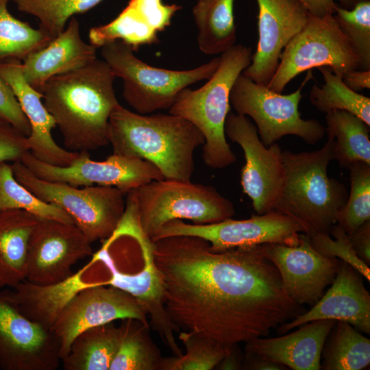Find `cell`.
Wrapping results in <instances>:
<instances>
[{
	"mask_svg": "<svg viewBox=\"0 0 370 370\" xmlns=\"http://www.w3.org/2000/svg\"><path fill=\"white\" fill-rule=\"evenodd\" d=\"M18 11L36 17L40 29L55 38L74 15L93 8L103 0H13Z\"/></svg>",
	"mask_w": 370,
	"mask_h": 370,
	"instance_id": "cell-36",
	"label": "cell"
},
{
	"mask_svg": "<svg viewBox=\"0 0 370 370\" xmlns=\"http://www.w3.org/2000/svg\"><path fill=\"white\" fill-rule=\"evenodd\" d=\"M243 369L247 370H287L283 365L271 361L256 354L245 352Z\"/></svg>",
	"mask_w": 370,
	"mask_h": 370,
	"instance_id": "cell-44",
	"label": "cell"
},
{
	"mask_svg": "<svg viewBox=\"0 0 370 370\" xmlns=\"http://www.w3.org/2000/svg\"><path fill=\"white\" fill-rule=\"evenodd\" d=\"M11 1L0 0V62L10 58L23 61L53 39L40 28L15 18L8 10Z\"/></svg>",
	"mask_w": 370,
	"mask_h": 370,
	"instance_id": "cell-33",
	"label": "cell"
},
{
	"mask_svg": "<svg viewBox=\"0 0 370 370\" xmlns=\"http://www.w3.org/2000/svg\"><path fill=\"white\" fill-rule=\"evenodd\" d=\"M29 151L27 137L0 119V163L21 161Z\"/></svg>",
	"mask_w": 370,
	"mask_h": 370,
	"instance_id": "cell-40",
	"label": "cell"
},
{
	"mask_svg": "<svg viewBox=\"0 0 370 370\" xmlns=\"http://www.w3.org/2000/svg\"><path fill=\"white\" fill-rule=\"evenodd\" d=\"M83 276L81 270L64 281L51 284H38L25 280L0 294L28 319L51 330L69 301L82 288L95 284L86 282Z\"/></svg>",
	"mask_w": 370,
	"mask_h": 370,
	"instance_id": "cell-25",
	"label": "cell"
},
{
	"mask_svg": "<svg viewBox=\"0 0 370 370\" xmlns=\"http://www.w3.org/2000/svg\"><path fill=\"white\" fill-rule=\"evenodd\" d=\"M180 9L163 0H130L114 20L89 30V42L97 48L121 40L136 51L142 45L157 43L158 34L171 25Z\"/></svg>",
	"mask_w": 370,
	"mask_h": 370,
	"instance_id": "cell-21",
	"label": "cell"
},
{
	"mask_svg": "<svg viewBox=\"0 0 370 370\" xmlns=\"http://www.w3.org/2000/svg\"><path fill=\"white\" fill-rule=\"evenodd\" d=\"M322 66L342 77L350 71L360 69V60L334 14L323 17L309 14L303 28L283 49L267 86L282 93L301 73Z\"/></svg>",
	"mask_w": 370,
	"mask_h": 370,
	"instance_id": "cell-9",
	"label": "cell"
},
{
	"mask_svg": "<svg viewBox=\"0 0 370 370\" xmlns=\"http://www.w3.org/2000/svg\"><path fill=\"white\" fill-rule=\"evenodd\" d=\"M97 59V47L85 42L77 18L45 47L21 61L23 75L27 83L42 93L51 77L82 68Z\"/></svg>",
	"mask_w": 370,
	"mask_h": 370,
	"instance_id": "cell-23",
	"label": "cell"
},
{
	"mask_svg": "<svg viewBox=\"0 0 370 370\" xmlns=\"http://www.w3.org/2000/svg\"><path fill=\"white\" fill-rule=\"evenodd\" d=\"M109 144L113 153L150 162L164 178L190 180L194 152L203 145L200 131L175 114L134 112L120 103L108 123Z\"/></svg>",
	"mask_w": 370,
	"mask_h": 370,
	"instance_id": "cell-3",
	"label": "cell"
},
{
	"mask_svg": "<svg viewBox=\"0 0 370 370\" xmlns=\"http://www.w3.org/2000/svg\"><path fill=\"white\" fill-rule=\"evenodd\" d=\"M152 254L179 332L245 343L305 312L284 291L264 244L217 251L201 238L175 236L152 242Z\"/></svg>",
	"mask_w": 370,
	"mask_h": 370,
	"instance_id": "cell-1",
	"label": "cell"
},
{
	"mask_svg": "<svg viewBox=\"0 0 370 370\" xmlns=\"http://www.w3.org/2000/svg\"><path fill=\"white\" fill-rule=\"evenodd\" d=\"M264 249L280 273L286 295L301 306L317 302L334 280L341 262L319 253L304 233L297 245L267 243Z\"/></svg>",
	"mask_w": 370,
	"mask_h": 370,
	"instance_id": "cell-16",
	"label": "cell"
},
{
	"mask_svg": "<svg viewBox=\"0 0 370 370\" xmlns=\"http://www.w3.org/2000/svg\"><path fill=\"white\" fill-rule=\"evenodd\" d=\"M60 344L52 330L36 323L0 294V367L5 370H56Z\"/></svg>",
	"mask_w": 370,
	"mask_h": 370,
	"instance_id": "cell-17",
	"label": "cell"
},
{
	"mask_svg": "<svg viewBox=\"0 0 370 370\" xmlns=\"http://www.w3.org/2000/svg\"><path fill=\"white\" fill-rule=\"evenodd\" d=\"M16 180L42 201L66 212L92 243L110 238L119 227L125 210V193L103 186L75 187L42 180L21 161L11 164Z\"/></svg>",
	"mask_w": 370,
	"mask_h": 370,
	"instance_id": "cell-8",
	"label": "cell"
},
{
	"mask_svg": "<svg viewBox=\"0 0 370 370\" xmlns=\"http://www.w3.org/2000/svg\"><path fill=\"white\" fill-rule=\"evenodd\" d=\"M352 247L368 266L370 264V220L365 222L352 234L348 235Z\"/></svg>",
	"mask_w": 370,
	"mask_h": 370,
	"instance_id": "cell-43",
	"label": "cell"
},
{
	"mask_svg": "<svg viewBox=\"0 0 370 370\" xmlns=\"http://www.w3.org/2000/svg\"><path fill=\"white\" fill-rule=\"evenodd\" d=\"M360 274L341 260L331 287L312 308L277 328L284 334L308 322L319 319L344 321L360 332L370 334V295Z\"/></svg>",
	"mask_w": 370,
	"mask_h": 370,
	"instance_id": "cell-19",
	"label": "cell"
},
{
	"mask_svg": "<svg viewBox=\"0 0 370 370\" xmlns=\"http://www.w3.org/2000/svg\"><path fill=\"white\" fill-rule=\"evenodd\" d=\"M21 162L44 180L75 187L112 186L125 194L151 181L164 178L150 162L115 153L103 161H95L90 158L88 152H80L71 164L60 166L42 162L29 151Z\"/></svg>",
	"mask_w": 370,
	"mask_h": 370,
	"instance_id": "cell-12",
	"label": "cell"
},
{
	"mask_svg": "<svg viewBox=\"0 0 370 370\" xmlns=\"http://www.w3.org/2000/svg\"><path fill=\"white\" fill-rule=\"evenodd\" d=\"M92 252L91 243L75 224L39 219L29 238L26 280L64 281L73 275L72 267Z\"/></svg>",
	"mask_w": 370,
	"mask_h": 370,
	"instance_id": "cell-15",
	"label": "cell"
},
{
	"mask_svg": "<svg viewBox=\"0 0 370 370\" xmlns=\"http://www.w3.org/2000/svg\"><path fill=\"white\" fill-rule=\"evenodd\" d=\"M238 345L232 346L230 353L217 365V369L236 370L243 368L244 356Z\"/></svg>",
	"mask_w": 370,
	"mask_h": 370,
	"instance_id": "cell-46",
	"label": "cell"
},
{
	"mask_svg": "<svg viewBox=\"0 0 370 370\" xmlns=\"http://www.w3.org/2000/svg\"><path fill=\"white\" fill-rule=\"evenodd\" d=\"M22 210L38 219L74 224L72 218L55 204L42 201L14 177L11 164L0 163V211Z\"/></svg>",
	"mask_w": 370,
	"mask_h": 370,
	"instance_id": "cell-34",
	"label": "cell"
},
{
	"mask_svg": "<svg viewBox=\"0 0 370 370\" xmlns=\"http://www.w3.org/2000/svg\"><path fill=\"white\" fill-rule=\"evenodd\" d=\"M121 340L114 321L88 328L75 336L61 362L65 370H109Z\"/></svg>",
	"mask_w": 370,
	"mask_h": 370,
	"instance_id": "cell-27",
	"label": "cell"
},
{
	"mask_svg": "<svg viewBox=\"0 0 370 370\" xmlns=\"http://www.w3.org/2000/svg\"><path fill=\"white\" fill-rule=\"evenodd\" d=\"M110 269L112 277L106 284L121 288L132 295L150 319L153 328L175 356L183 354L175 338L179 330L171 321L164 305V288L160 273L154 263L152 241L148 245L143 269L136 273H124L113 265L102 247L95 256Z\"/></svg>",
	"mask_w": 370,
	"mask_h": 370,
	"instance_id": "cell-22",
	"label": "cell"
},
{
	"mask_svg": "<svg viewBox=\"0 0 370 370\" xmlns=\"http://www.w3.org/2000/svg\"><path fill=\"white\" fill-rule=\"evenodd\" d=\"M178 338L185 347V354L163 358L162 370L213 369L230 353L234 345L184 330L178 332Z\"/></svg>",
	"mask_w": 370,
	"mask_h": 370,
	"instance_id": "cell-35",
	"label": "cell"
},
{
	"mask_svg": "<svg viewBox=\"0 0 370 370\" xmlns=\"http://www.w3.org/2000/svg\"><path fill=\"white\" fill-rule=\"evenodd\" d=\"M310 237L312 247L319 253L328 258L338 257L370 281L369 266L358 257L348 235L337 224L332 226L330 234L319 233Z\"/></svg>",
	"mask_w": 370,
	"mask_h": 370,
	"instance_id": "cell-39",
	"label": "cell"
},
{
	"mask_svg": "<svg viewBox=\"0 0 370 370\" xmlns=\"http://www.w3.org/2000/svg\"><path fill=\"white\" fill-rule=\"evenodd\" d=\"M334 16L358 56L360 69H370V0H360L352 9L338 4Z\"/></svg>",
	"mask_w": 370,
	"mask_h": 370,
	"instance_id": "cell-38",
	"label": "cell"
},
{
	"mask_svg": "<svg viewBox=\"0 0 370 370\" xmlns=\"http://www.w3.org/2000/svg\"><path fill=\"white\" fill-rule=\"evenodd\" d=\"M314 16L323 17L328 14H334L335 8L340 6L352 9L360 0H297Z\"/></svg>",
	"mask_w": 370,
	"mask_h": 370,
	"instance_id": "cell-42",
	"label": "cell"
},
{
	"mask_svg": "<svg viewBox=\"0 0 370 370\" xmlns=\"http://www.w3.org/2000/svg\"><path fill=\"white\" fill-rule=\"evenodd\" d=\"M348 169L350 193L336 216V224L350 235L370 220V164L358 162Z\"/></svg>",
	"mask_w": 370,
	"mask_h": 370,
	"instance_id": "cell-37",
	"label": "cell"
},
{
	"mask_svg": "<svg viewBox=\"0 0 370 370\" xmlns=\"http://www.w3.org/2000/svg\"><path fill=\"white\" fill-rule=\"evenodd\" d=\"M101 48L103 60L115 77L123 80V99L142 114L169 110L183 89L208 79L220 60L217 57L193 69L174 71L149 65L134 55L132 47L121 40Z\"/></svg>",
	"mask_w": 370,
	"mask_h": 370,
	"instance_id": "cell-7",
	"label": "cell"
},
{
	"mask_svg": "<svg viewBox=\"0 0 370 370\" xmlns=\"http://www.w3.org/2000/svg\"><path fill=\"white\" fill-rule=\"evenodd\" d=\"M321 369L362 370L370 365V340L344 321H336L321 352Z\"/></svg>",
	"mask_w": 370,
	"mask_h": 370,
	"instance_id": "cell-30",
	"label": "cell"
},
{
	"mask_svg": "<svg viewBox=\"0 0 370 370\" xmlns=\"http://www.w3.org/2000/svg\"><path fill=\"white\" fill-rule=\"evenodd\" d=\"M125 319H134L149 325L144 310L125 291L106 282L82 288L62 309L51 328L60 344L61 360L80 332Z\"/></svg>",
	"mask_w": 370,
	"mask_h": 370,
	"instance_id": "cell-14",
	"label": "cell"
},
{
	"mask_svg": "<svg viewBox=\"0 0 370 370\" xmlns=\"http://www.w3.org/2000/svg\"><path fill=\"white\" fill-rule=\"evenodd\" d=\"M121 340L109 370H159L163 358L150 338L149 325L122 319Z\"/></svg>",
	"mask_w": 370,
	"mask_h": 370,
	"instance_id": "cell-31",
	"label": "cell"
},
{
	"mask_svg": "<svg viewBox=\"0 0 370 370\" xmlns=\"http://www.w3.org/2000/svg\"><path fill=\"white\" fill-rule=\"evenodd\" d=\"M302 86L288 95L273 91L241 73L235 81L230 102L236 112L251 117L263 144L269 147L287 135L314 145L325 134L317 119H304L299 112Z\"/></svg>",
	"mask_w": 370,
	"mask_h": 370,
	"instance_id": "cell-10",
	"label": "cell"
},
{
	"mask_svg": "<svg viewBox=\"0 0 370 370\" xmlns=\"http://www.w3.org/2000/svg\"><path fill=\"white\" fill-rule=\"evenodd\" d=\"M115 78L109 65L97 58L46 82L42 90L43 103L67 149L88 152L109 144V119L119 104Z\"/></svg>",
	"mask_w": 370,
	"mask_h": 370,
	"instance_id": "cell-2",
	"label": "cell"
},
{
	"mask_svg": "<svg viewBox=\"0 0 370 370\" xmlns=\"http://www.w3.org/2000/svg\"><path fill=\"white\" fill-rule=\"evenodd\" d=\"M251 49L234 45L219 56V65L197 89H183L169 109L194 125L202 134V158L210 168L221 169L236 161L226 140L225 123L230 111V95L237 77L249 65Z\"/></svg>",
	"mask_w": 370,
	"mask_h": 370,
	"instance_id": "cell-5",
	"label": "cell"
},
{
	"mask_svg": "<svg viewBox=\"0 0 370 370\" xmlns=\"http://www.w3.org/2000/svg\"><path fill=\"white\" fill-rule=\"evenodd\" d=\"M345 84L352 90L358 92L362 89H370V69L352 70L343 76Z\"/></svg>",
	"mask_w": 370,
	"mask_h": 370,
	"instance_id": "cell-45",
	"label": "cell"
},
{
	"mask_svg": "<svg viewBox=\"0 0 370 370\" xmlns=\"http://www.w3.org/2000/svg\"><path fill=\"white\" fill-rule=\"evenodd\" d=\"M325 132L334 140V160L349 169L354 163L370 164L369 127L357 116L345 110L326 113Z\"/></svg>",
	"mask_w": 370,
	"mask_h": 370,
	"instance_id": "cell-29",
	"label": "cell"
},
{
	"mask_svg": "<svg viewBox=\"0 0 370 370\" xmlns=\"http://www.w3.org/2000/svg\"><path fill=\"white\" fill-rule=\"evenodd\" d=\"M225 134L243 151L245 164L241 172V184L254 210L262 214L274 210L284 175L281 147L277 143L265 146L248 116L237 113L228 114Z\"/></svg>",
	"mask_w": 370,
	"mask_h": 370,
	"instance_id": "cell-13",
	"label": "cell"
},
{
	"mask_svg": "<svg viewBox=\"0 0 370 370\" xmlns=\"http://www.w3.org/2000/svg\"><path fill=\"white\" fill-rule=\"evenodd\" d=\"M301 225L275 210L244 220L232 218L210 224H189L175 219L165 223L151 238L152 242L175 236H197L217 251L267 243L290 246L299 244Z\"/></svg>",
	"mask_w": 370,
	"mask_h": 370,
	"instance_id": "cell-11",
	"label": "cell"
},
{
	"mask_svg": "<svg viewBox=\"0 0 370 370\" xmlns=\"http://www.w3.org/2000/svg\"><path fill=\"white\" fill-rule=\"evenodd\" d=\"M234 3V0L197 1L193 15L198 29V47L202 53L221 54L235 45Z\"/></svg>",
	"mask_w": 370,
	"mask_h": 370,
	"instance_id": "cell-28",
	"label": "cell"
},
{
	"mask_svg": "<svg viewBox=\"0 0 370 370\" xmlns=\"http://www.w3.org/2000/svg\"><path fill=\"white\" fill-rule=\"evenodd\" d=\"M0 77L12 90L31 127L27 136L29 152L47 164L66 166L77 158L80 152L69 151L54 140L52 130L56 127L53 116L45 108L43 95L25 80L21 61L10 58L0 62Z\"/></svg>",
	"mask_w": 370,
	"mask_h": 370,
	"instance_id": "cell-20",
	"label": "cell"
},
{
	"mask_svg": "<svg viewBox=\"0 0 370 370\" xmlns=\"http://www.w3.org/2000/svg\"><path fill=\"white\" fill-rule=\"evenodd\" d=\"M38 220L22 210L0 211V288L26 280L29 238Z\"/></svg>",
	"mask_w": 370,
	"mask_h": 370,
	"instance_id": "cell-26",
	"label": "cell"
},
{
	"mask_svg": "<svg viewBox=\"0 0 370 370\" xmlns=\"http://www.w3.org/2000/svg\"><path fill=\"white\" fill-rule=\"evenodd\" d=\"M336 323L332 319L308 322L295 332L245 343V352L262 356L293 370H319L325 339Z\"/></svg>",
	"mask_w": 370,
	"mask_h": 370,
	"instance_id": "cell-24",
	"label": "cell"
},
{
	"mask_svg": "<svg viewBox=\"0 0 370 370\" xmlns=\"http://www.w3.org/2000/svg\"><path fill=\"white\" fill-rule=\"evenodd\" d=\"M127 194L126 207L150 240L172 220L188 219L194 224H210L235 214L232 202L215 188L190 180H153Z\"/></svg>",
	"mask_w": 370,
	"mask_h": 370,
	"instance_id": "cell-6",
	"label": "cell"
},
{
	"mask_svg": "<svg viewBox=\"0 0 370 370\" xmlns=\"http://www.w3.org/2000/svg\"><path fill=\"white\" fill-rule=\"evenodd\" d=\"M258 40L249 65L243 74L256 83L269 84L280 54L288 41L305 25L309 13L297 0H256Z\"/></svg>",
	"mask_w": 370,
	"mask_h": 370,
	"instance_id": "cell-18",
	"label": "cell"
},
{
	"mask_svg": "<svg viewBox=\"0 0 370 370\" xmlns=\"http://www.w3.org/2000/svg\"><path fill=\"white\" fill-rule=\"evenodd\" d=\"M0 119L17 129L27 137L31 127L11 88L0 77Z\"/></svg>",
	"mask_w": 370,
	"mask_h": 370,
	"instance_id": "cell-41",
	"label": "cell"
},
{
	"mask_svg": "<svg viewBox=\"0 0 370 370\" xmlns=\"http://www.w3.org/2000/svg\"><path fill=\"white\" fill-rule=\"evenodd\" d=\"M334 147V140L328 138L315 151H282L284 181L274 210L297 221L309 236L330 234L347 199L345 186L328 175Z\"/></svg>",
	"mask_w": 370,
	"mask_h": 370,
	"instance_id": "cell-4",
	"label": "cell"
},
{
	"mask_svg": "<svg viewBox=\"0 0 370 370\" xmlns=\"http://www.w3.org/2000/svg\"><path fill=\"white\" fill-rule=\"evenodd\" d=\"M324 84H314L310 91V101L317 110L328 113L334 110H345L357 116L370 125V99L347 86L343 77L330 68H318Z\"/></svg>",
	"mask_w": 370,
	"mask_h": 370,
	"instance_id": "cell-32",
	"label": "cell"
}]
</instances>
